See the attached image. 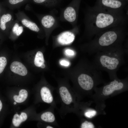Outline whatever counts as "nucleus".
Masks as SVG:
<instances>
[{
  "label": "nucleus",
  "instance_id": "nucleus-1",
  "mask_svg": "<svg viewBox=\"0 0 128 128\" xmlns=\"http://www.w3.org/2000/svg\"><path fill=\"white\" fill-rule=\"evenodd\" d=\"M125 11L109 10L101 7L91 8L86 16L87 32L91 40L104 31L128 24V16Z\"/></svg>",
  "mask_w": 128,
  "mask_h": 128
},
{
  "label": "nucleus",
  "instance_id": "nucleus-2",
  "mask_svg": "<svg viewBox=\"0 0 128 128\" xmlns=\"http://www.w3.org/2000/svg\"><path fill=\"white\" fill-rule=\"evenodd\" d=\"M127 25L115 27L96 35L89 43L91 53L122 46L128 33Z\"/></svg>",
  "mask_w": 128,
  "mask_h": 128
},
{
  "label": "nucleus",
  "instance_id": "nucleus-3",
  "mask_svg": "<svg viewBox=\"0 0 128 128\" xmlns=\"http://www.w3.org/2000/svg\"><path fill=\"white\" fill-rule=\"evenodd\" d=\"M125 51L121 46L98 51L94 64L98 69L107 72L111 80L117 78L116 72L124 62Z\"/></svg>",
  "mask_w": 128,
  "mask_h": 128
},
{
  "label": "nucleus",
  "instance_id": "nucleus-4",
  "mask_svg": "<svg viewBox=\"0 0 128 128\" xmlns=\"http://www.w3.org/2000/svg\"><path fill=\"white\" fill-rule=\"evenodd\" d=\"M111 80L101 87H96L94 90L95 93L90 96L96 104L95 108L101 114H105L104 110L107 99L128 90L127 78L124 79L118 78Z\"/></svg>",
  "mask_w": 128,
  "mask_h": 128
},
{
  "label": "nucleus",
  "instance_id": "nucleus-5",
  "mask_svg": "<svg viewBox=\"0 0 128 128\" xmlns=\"http://www.w3.org/2000/svg\"><path fill=\"white\" fill-rule=\"evenodd\" d=\"M102 3L104 9L109 10L123 11H124L122 8V3L118 0H102Z\"/></svg>",
  "mask_w": 128,
  "mask_h": 128
},
{
  "label": "nucleus",
  "instance_id": "nucleus-6",
  "mask_svg": "<svg viewBox=\"0 0 128 128\" xmlns=\"http://www.w3.org/2000/svg\"><path fill=\"white\" fill-rule=\"evenodd\" d=\"M10 69L12 72L22 76L26 75L27 73L25 67L21 63L18 61L13 62L10 65Z\"/></svg>",
  "mask_w": 128,
  "mask_h": 128
},
{
  "label": "nucleus",
  "instance_id": "nucleus-7",
  "mask_svg": "<svg viewBox=\"0 0 128 128\" xmlns=\"http://www.w3.org/2000/svg\"><path fill=\"white\" fill-rule=\"evenodd\" d=\"M75 38L74 34L70 32H65L60 34L57 40L58 42L62 45H67L72 42Z\"/></svg>",
  "mask_w": 128,
  "mask_h": 128
},
{
  "label": "nucleus",
  "instance_id": "nucleus-8",
  "mask_svg": "<svg viewBox=\"0 0 128 128\" xmlns=\"http://www.w3.org/2000/svg\"><path fill=\"white\" fill-rule=\"evenodd\" d=\"M59 92L61 99L64 104L69 105L73 102L72 96L66 87L64 86L61 87L59 89Z\"/></svg>",
  "mask_w": 128,
  "mask_h": 128
},
{
  "label": "nucleus",
  "instance_id": "nucleus-9",
  "mask_svg": "<svg viewBox=\"0 0 128 128\" xmlns=\"http://www.w3.org/2000/svg\"><path fill=\"white\" fill-rule=\"evenodd\" d=\"M64 16L65 19L68 22H73L76 20L77 18L76 10L72 7H68L64 11Z\"/></svg>",
  "mask_w": 128,
  "mask_h": 128
},
{
  "label": "nucleus",
  "instance_id": "nucleus-10",
  "mask_svg": "<svg viewBox=\"0 0 128 128\" xmlns=\"http://www.w3.org/2000/svg\"><path fill=\"white\" fill-rule=\"evenodd\" d=\"M40 93L42 99L45 102L50 103L53 101V96L50 90L48 87H42Z\"/></svg>",
  "mask_w": 128,
  "mask_h": 128
},
{
  "label": "nucleus",
  "instance_id": "nucleus-11",
  "mask_svg": "<svg viewBox=\"0 0 128 128\" xmlns=\"http://www.w3.org/2000/svg\"><path fill=\"white\" fill-rule=\"evenodd\" d=\"M12 16L10 14L3 13L0 16V30L5 31L7 29V23L11 19Z\"/></svg>",
  "mask_w": 128,
  "mask_h": 128
},
{
  "label": "nucleus",
  "instance_id": "nucleus-12",
  "mask_svg": "<svg viewBox=\"0 0 128 128\" xmlns=\"http://www.w3.org/2000/svg\"><path fill=\"white\" fill-rule=\"evenodd\" d=\"M27 118V115L24 112L21 113L19 115L16 114L14 115L12 120L13 124L15 127H18L22 122L26 121Z\"/></svg>",
  "mask_w": 128,
  "mask_h": 128
},
{
  "label": "nucleus",
  "instance_id": "nucleus-13",
  "mask_svg": "<svg viewBox=\"0 0 128 128\" xmlns=\"http://www.w3.org/2000/svg\"><path fill=\"white\" fill-rule=\"evenodd\" d=\"M55 20L54 18L50 15H46L43 17L41 20L42 25L45 27L49 28L54 24Z\"/></svg>",
  "mask_w": 128,
  "mask_h": 128
},
{
  "label": "nucleus",
  "instance_id": "nucleus-14",
  "mask_svg": "<svg viewBox=\"0 0 128 128\" xmlns=\"http://www.w3.org/2000/svg\"><path fill=\"white\" fill-rule=\"evenodd\" d=\"M21 22L23 25L33 31L38 32L40 30L39 28L35 23L26 18L22 19Z\"/></svg>",
  "mask_w": 128,
  "mask_h": 128
},
{
  "label": "nucleus",
  "instance_id": "nucleus-15",
  "mask_svg": "<svg viewBox=\"0 0 128 128\" xmlns=\"http://www.w3.org/2000/svg\"><path fill=\"white\" fill-rule=\"evenodd\" d=\"M84 115L86 118L91 119L98 115L101 114V113L98 110L93 108L87 107L85 110Z\"/></svg>",
  "mask_w": 128,
  "mask_h": 128
},
{
  "label": "nucleus",
  "instance_id": "nucleus-16",
  "mask_svg": "<svg viewBox=\"0 0 128 128\" xmlns=\"http://www.w3.org/2000/svg\"><path fill=\"white\" fill-rule=\"evenodd\" d=\"M28 96L27 91L24 89L21 90L19 91L18 96L15 95L13 98L16 102L21 103L27 99Z\"/></svg>",
  "mask_w": 128,
  "mask_h": 128
},
{
  "label": "nucleus",
  "instance_id": "nucleus-17",
  "mask_svg": "<svg viewBox=\"0 0 128 128\" xmlns=\"http://www.w3.org/2000/svg\"><path fill=\"white\" fill-rule=\"evenodd\" d=\"M41 119L46 122L52 123L55 120L54 114L50 112H46L42 114L41 116Z\"/></svg>",
  "mask_w": 128,
  "mask_h": 128
},
{
  "label": "nucleus",
  "instance_id": "nucleus-18",
  "mask_svg": "<svg viewBox=\"0 0 128 128\" xmlns=\"http://www.w3.org/2000/svg\"><path fill=\"white\" fill-rule=\"evenodd\" d=\"M44 59L42 53L41 51L37 52L35 55L34 63L35 65L40 67L41 65L44 62Z\"/></svg>",
  "mask_w": 128,
  "mask_h": 128
},
{
  "label": "nucleus",
  "instance_id": "nucleus-19",
  "mask_svg": "<svg viewBox=\"0 0 128 128\" xmlns=\"http://www.w3.org/2000/svg\"><path fill=\"white\" fill-rule=\"evenodd\" d=\"M12 31L17 36L20 35L23 31V27L22 26H19L17 23H16L13 26Z\"/></svg>",
  "mask_w": 128,
  "mask_h": 128
},
{
  "label": "nucleus",
  "instance_id": "nucleus-20",
  "mask_svg": "<svg viewBox=\"0 0 128 128\" xmlns=\"http://www.w3.org/2000/svg\"><path fill=\"white\" fill-rule=\"evenodd\" d=\"M80 128H94L95 126L91 121L85 120L81 123Z\"/></svg>",
  "mask_w": 128,
  "mask_h": 128
},
{
  "label": "nucleus",
  "instance_id": "nucleus-21",
  "mask_svg": "<svg viewBox=\"0 0 128 128\" xmlns=\"http://www.w3.org/2000/svg\"><path fill=\"white\" fill-rule=\"evenodd\" d=\"M7 63L6 58L4 57H0V74L4 70Z\"/></svg>",
  "mask_w": 128,
  "mask_h": 128
},
{
  "label": "nucleus",
  "instance_id": "nucleus-22",
  "mask_svg": "<svg viewBox=\"0 0 128 128\" xmlns=\"http://www.w3.org/2000/svg\"><path fill=\"white\" fill-rule=\"evenodd\" d=\"M65 53L66 55L69 56H73L75 54L74 51L69 49H67L65 50Z\"/></svg>",
  "mask_w": 128,
  "mask_h": 128
},
{
  "label": "nucleus",
  "instance_id": "nucleus-23",
  "mask_svg": "<svg viewBox=\"0 0 128 128\" xmlns=\"http://www.w3.org/2000/svg\"><path fill=\"white\" fill-rule=\"evenodd\" d=\"M24 0H9V3L12 5H15L23 1Z\"/></svg>",
  "mask_w": 128,
  "mask_h": 128
},
{
  "label": "nucleus",
  "instance_id": "nucleus-24",
  "mask_svg": "<svg viewBox=\"0 0 128 128\" xmlns=\"http://www.w3.org/2000/svg\"><path fill=\"white\" fill-rule=\"evenodd\" d=\"M60 64L63 66H67L69 65V62L65 60H62L60 62Z\"/></svg>",
  "mask_w": 128,
  "mask_h": 128
},
{
  "label": "nucleus",
  "instance_id": "nucleus-25",
  "mask_svg": "<svg viewBox=\"0 0 128 128\" xmlns=\"http://www.w3.org/2000/svg\"><path fill=\"white\" fill-rule=\"evenodd\" d=\"M36 3H40L44 2L46 0H33Z\"/></svg>",
  "mask_w": 128,
  "mask_h": 128
},
{
  "label": "nucleus",
  "instance_id": "nucleus-26",
  "mask_svg": "<svg viewBox=\"0 0 128 128\" xmlns=\"http://www.w3.org/2000/svg\"><path fill=\"white\" fill-rule=\"evenodd\" d=\"M2 107V104L1 101L0 100V111H1Z\"/></svg>",
  "mask_w": 128,
  "mask_h": 128
},
{
  "label": "nucleus",
  "instance_id": "nucleus-27",
  "mask_svg": "<svg viewBox=\"0 0 128 128\" xmlns=\"http://www.w3.org/2000/svg\"><path fill=\"white\" fill-rule=\"evenodd\" d=\"M40 67L42 69L44 68L45 67V65L44 63L43 64L41 65Z\"/></svg>",
  "mask_w": 128,
  "mask_h": 128
},
{
  "label": "nucleus",
  "instance_id": "nucleus-28",
  "mask_svg": "<svg viewBox=\"0 0 128 128\" xmlns=\"http://www.w3.org/2000/svg\"><path fill=\"white\" fill-rule=\"evenodd\" d=\"M3 12L2 10L1 7L0 5V16Z\"/></svg>",
  "mask_w": 128,
  "mask_h": 128
},
{
  "label": "nucleus",
  "instance_id": "nucleus-29",
  "mask_svg": "<svg viewBox=\"0 0 128 128\" xmlns=\"http://www.w3.org/2000/svg\"><path fill=\"white\" fill-rule=\"evenodd\" d=\"M46 128H53V127L51 126H48L46 127Z\"/></svg>",
  "mask_w": 128,
  "mask_h": 128
},
{
  "label": "nucleus",
  "instance_id": "nucleus-30",
  "mask_svg": "<svg viewBox=\"0 0 128 128\" xmlns=\"http://www.w3.org/2000/svg\"><path fill=\"white\" fill-rule=\"evenodd\" d=\"M14 105L16 104V102H14Z\"/></svg>",
  "mask_w": 128,
  "mask_h": 128
}]
</instances>
